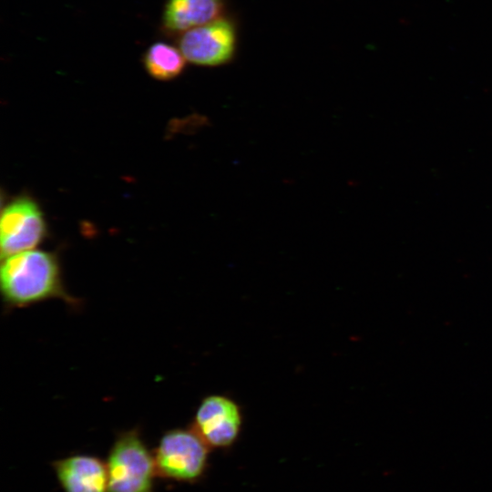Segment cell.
I'll list each match as a JSON object with an SVG mask.
<instances>
[{
	"mask_svg": "<svg viewBox=\"0 0 492 492\" xmlns=\"http://www.w3.org/2000/svg\"><path fill=\"white\" fill-rule=\"evenodd\" d=\"M0 282L3 299L10 307L29 306L52 298L77 303L64 289L56 256L46 251L30 250L4 259Z\"/></svg>",
	"mask_w": 492,
	"mask_h": 492,
	"instance_id": "6da1fadb",
	"label": "cell"
},
{
	"mask_svg": "<svg viewBox=\"0 0 492 492\" xmlns=\"http://www.w3.org/2000/svg\"><path fill=\"white\" fill-rule=\"evenodd\" d=\"M108 492H154L157 477L153 453L139 431L122 432L112 445L107 461Z\"/></svg>",
	"mask_w": 492,
	"mask_h": 492,
	"instance_id": "7a4b0ae2",
	"label": "cell"
},
{
	"mask_svg": "<svg viewBox=\"0 0 492 492\" xmlns=\"http://www.w3.org/2000/svg\"><path fill=\"white\" fill-rule=\"evenodd\" d=\"M210 447L191 428L167 431L153 452L157 477L192 483L204 475Z\"/></svg>",
	"mask_w": 492,
	"mask_h": 492,
	"instance_id": "3957f363",
	"label": "cell"
},
{
	"mask_svg": "<svg viewBox=\"0 0 492 492\" xmlns=\"http://www.w3.org/2000/svg\"><path fill=\"white\" fill-rule=\"evenodd\" d=\"M234 23L221 16L190 29L179 39V48L185 59L194 65L217 67L230 62L236 50Z\"/></svg>",
	"mask_w": 492,
	"mask_h": 492,
	"instance_id": "277c9868",
	"label": "cell"
},
{
	"mask_svg": "<svg viewBox=\"0 0 492 492\" xmlns=\"http://www.w3.org/2000/svg\"><path fill=\"white\" fill-rule=\"evenodd\" d=\"M243 425L241 405L226 395H210L200 403L190 428L210 448H228L239 438Z\"/></svg>",
	"mask_w": 492,
	"mask_h": 492,
	"instance_id": "5b68a950",
	"label": "cell"
},
{
	"mask_svg": "<svg viewBox=\"0 0 492 492\" xmlns=\"http://www.w3.org/2000/svg\"><path fill=\"white\" fill-rule=\"evenodd\" d=\"M45 232L46 224L38 206L27 198L14 200L1 214L2 260L33 250L43 240Z\"/></svg>",
	"mask_w": 492,
	"mask_h": 492,
	"instance_id": "8992f818",
	"label": "cell"
},
{
	"mask_svg": "<svg viewBox=\"0 0 492 492\" xmlns=\"http://www.w3.org/2000/svg\"><path fill=\"white\" fill-rule=\"evenodd\" d=\"M64 492H108L106 462L99 457L75 454L52 463Z\"/></svg>",
	"mask_w": 492,
	"mask_h": 492,
	"instance_id": "52a82bcc",
	"label": "cell"
},
{
	"mask_svg": "<svg viewBox=\"0 0 492 492\" xmlns=\"http://www.w3.org/2000/svg\"><path fill=\"white\" fill-rule=\"evenodd\" d=\"M223 0H168L162 16L164 30L182 34L222 15Z\"/></svg>",
	"mask_w": 492,
	"mask_h": 492,
	"instance_id": "ba28073f",
	"label": "cell"
},
{
	"mask_svg": "<svg viewBox=\"0 0 492 492\" xmlns=\"http://www.w3.org/2000/svg\"><path fill=\"white\" fill-rule=\"evenodd\" d=\"M186 59L179 48L159 42L145 52L143 62L147 72L158 80H169L184 69Z\"/></svg>",
	"mask_w": 492,
	"mask_h": 492,
	"instance_id": "9c48e42d",
	"label": "cell"
}]
</instances>
